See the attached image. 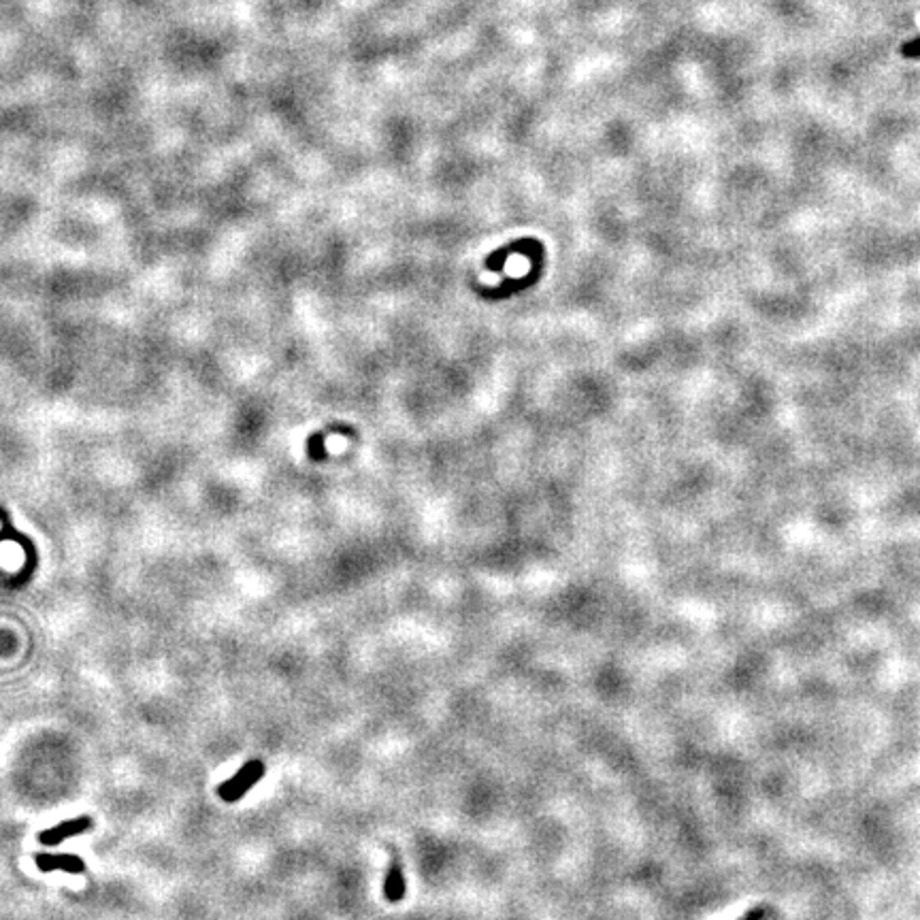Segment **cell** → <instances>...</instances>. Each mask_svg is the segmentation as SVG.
Listing matches in <instances>:
<instances>
[{
	"label": "cell",
	"instance_id": "6da1fadb",
	"mask_svg": "<svg viewBox=\"0 0 920 920\" xmlns=\"http://www.w3.org/2000/svg\"><path fill=\"white\" fill-rule=\"evenodd\" d=\"M264 763L262 761H247L239 772L228 778L226 782H222L217 788V797L226 803H237L239 799H243L247 792H250L264 776Z\"/></svg>",
	"mask_w": 920,
	"mask_h": 920
},
{
	"label": "cell",
	"instance_id": "7a4b0ae2",
	"mask_svg": "<svg viewBox=\"0 0 920 920\" xmlns=\"http://www.w3.org/2000/svg\"><path fill=\"white\" fill-rule=\"evenodd\" d=\"M90 827H92V818L90 816H77V818L64 820V823L43 831L39 839H41L43 846H58V843H62V841H66L70 837L81 835Z\"/></svg>",
	"mask_w": 920,
	"mask_h": 920
},
{
	"label": "cell",
	"instance_id": "3957f363",
	"mask_svg": "<svg viewBox=\"0 0 920 920\" xmlns=\"http://www.w3.org/2000/svg\"><path fill=\"white\" fill-rule=\"evenodd\" d=\"M37 865L41 872L52 874V872H64V874H81L86 869V863L75 857V854H52L45 852L37 857Z\"/></svg>",
	"mask_w": 920,
	"mask_h": 920
},
{
	"label": "cell",
	"instance_id": "277c9868",
	"mask_svg": "<svg viewBox=\"0 0 920 920\" xmlns=\"http://www.w3.org/2000/svg\"><path fill=\"white\" fill-rule=\"evenodd\" d=\"M405 892H407V884H405V876H403V865H401L399 859L394 857V859L390 861L388 872H386V880H384V897H386L390 903H399V901L405 899Z\"/></svg>",
	"mask_w": 920,
	"mask_h": 920
},
{
	"label": "cell",
	"instance_id": "5b68a950",
	"mask_svg": "<svg viewBox=\"0 0 920 920\" xmlns=\"http://www.w3.org/2000/svg\"><path fill=\"white\" fill-rule=\"evenodd\" d=\"M901 52L908 54V56H920V39L914 41V43H910V45H906V47L901 49Z\"/></svg>",
	"mask_w": 920,
	"mask_h": 920
},
{
	"label": "cell",
	"instance_id": "8992f818",
	"mask_svg": "<svg viewBox=\"0 0 920 920\" xmlns=\"http://www.w3.org/2000/svg\"><path fill=\"white\" fill-rule=\"evenodd\" d=\"M756 916H758V912H752V914H748L743 920H756Z\"/></svg>",
	"mask_w": 920,
	"mask_h": 920
}]
</instances>
